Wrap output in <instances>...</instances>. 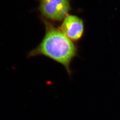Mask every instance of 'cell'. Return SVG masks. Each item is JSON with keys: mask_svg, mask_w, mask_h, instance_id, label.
Wrapping results in <instances>:
<instances>
[{"mask_svg": "<svg viewBox=\"0 0 120 120\" xmlns=\"http://www.w3.org/2000/svg\"><path fill=\"white\" fill-rule=\"evenodd\" d=\"M60 29L73 42H77L84 35V23L80 17L68 14L62 21Z\"/></svg>", "mask_w": 120, "mask_h": 120, "instance_id": "3", "label": "cell"}, {"mask_svg": "<svg viewBox=\"0 0 120 120\" xmlns=\"http://www.w3.org/2000/svg\"><path fill=\"white\" fill-rule=\"evenodd\" d=\"M39 10L44 19L61 22L71 10L70 0H40Z\"/></svg>", "mask_w": 120, "mask_h": 120, "instance_id": "2", "label": "cell"}, {"mask_svg": "<svg viewBox=\"0 0 120 120\" xmlns=\"http://www.w3.org/2000/svg\"><path fill=\"white\" fill-rule=\"evenodd\" d=\"M45 34L38 45L27 54L28 58L44 56L64 67L69 76L73 59L77 56V45L51 22L42 18Z\"/></svg>", "mask_w": 120, "mask_h": 120, "instance_id": "1", "label": "cell"}]
</instances>
